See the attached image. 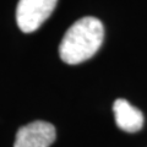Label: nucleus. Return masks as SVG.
<instances>
[{
  "instance_id": "nucleus-3",
  "label": "nucleus",
  "mask_w": 147,
  "mask_h": 147,
  "mask_svg": "<svg viewBox=\"0 0 147 147\" xmlns=\"http://www.w3.org/2000/svg\"><path fill=\"white\" fill-rule=\"evenodd\" d=\"M55 137L57 131L52 124L37 120L18 129L13 147H50Z\"/></svg>"
},
{
  "instance_id": "nucleus-1",
  "label": "nucleus",
  "mask_w": 147,
  "mask_h": 147,
  "mask_svg": "<svg viewBox=\"0 0 147 147\" xmlns=\"http://www.w3.org/2000/svg\"><path fill=\"white\" fill-rule=\"evenodd\" d=\"M104 38V28L98 18L87 16L76 21L64 34L59 55L69 65L88 60L98 52Z\"/></svg>"
},
{
  "instance_id": "nucleus-2",
  "label": "nucleus",
  "mask_w": 147,
  "mask_h": 147,
  "mask_svg": "<svg viewBox=\"0 0 147 147\" xmlns=\"http://www.w3.org/2000/svg\"><path fill=\"white\" fill-rule=\"evenodd\" d=\"M58 0H18L16 7L17 26L24 33H32L52 15Z\"/></svg>"
},
{
  "instance_id": "nucleus-4",
  "label": "nucleus",
  "mask_w": 147,
  "mask_h": 147,
  "mask_svg": "<svg viewBox=\"0 0 147 147\" xmlns=\"http://www.w3.org/2000/svg\"><path fill=\"white\" fill-rule=\"evenodd\" d=\"M115 123L119 129L126 132H137L144 126V114L131 105L126 99L119 98L113 104Z\"/></svg>"
}]
</instances>
